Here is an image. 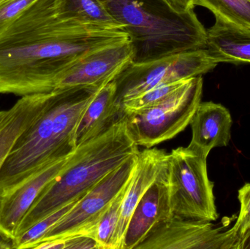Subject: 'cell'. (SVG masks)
<instances>
[{"label":"cell","instance_id":"9c48e42d","mask_svg":"<svg viewBox=\"0 0 250 249\" xmlns=\"http://www.w3.org/2000/svg\"><path fill=\"white\" fill-rule=\"evenodd\" d=\"M223 229L173 216L154 227L136 249H239L240 241L233 230Z\"/></svg>","mask_w":250,"mask_h":249},{"label":"cell","instance_id":"4fadbf2b","mask_svg":"<svg viewBox=\"0 0 250 249\" xmlns=\"http://www.w3.org/2000/svg\"><path fill=\"white\" fill-rule=\"evenodd\" d=\"M189 124L192 135L188 146L206 157L214 148L229 144L232 118L229 110L223 105L201 102Z\"/></svg>","mask_w":250,"mask_h":249},{"label":"cell","instance_id":"484cf974","mask_svg":"<svg viewBox=\"0 0 250 249\" xmlns=\"http://www.w3.org/2000/svg\"><path fill=\"white\" fill-rule=\"evenodd\" d=\"M239 249H250V226L241 240Z\"/></svg>","mask_w":250,"mask_h":249},{"label":"cell","instance_id":"7c38bea8","mask_svg":"<svg viewBox=\"0 0 250 249\" xmlns=\"http://www.w3.org/2000/svg\"><path fill=\"white\" fill-rule=\"evenodd\" d=\"M167 156V152L156 148L146 149L138 153L135 171L122 203L120 220L114 236V249H123L125 232L132 213L141 197L166 168Z\"/></svg>","mask_w":250,"mask_h":249},{"label":"cell","instance_id":"2e32d148","mask_svg":"<svg viewBox=\"0 0 250 249\" xmlns=\"http://www.w3.org/2000/svg\"><path fill=\"white\" fill-rule=\"evenodd\" d=\"M207 31V49L220 62H250V30L215 16Z\"/></svg>","mask_w":250,"mask_h":249},{"label":"cell","instance_id":"52a82bcc","mask_svg":"<svg viewBox=\"0 0 250 249\" xmlns=\"http://www.w3.org/2000/svg\"><path fill=\"white\" fill-rule=\"evenodd\" d=\"M217 64L207 48L184 51L147 62H131L114 79L117 96L125 100L160 85L202 76Z\"/></svg>","mask_w":250,"mask_h":249},{"label":"cell","instance_id":"44dd1931","mask_svg":"<svg viewBox=\"0 0 250 249\" xmlns=\"http://www.w3.org/2000/svg\"><path fill=\"white\" fill-rule=\"evenodd\" d=\"M188 79L160 85L138 96L122 101L124 114L128 115L157 105L182 87Z\"/></svg>","mask_w":250,"mask_h":249},{"label":"cell","instance_id":"603a6c76","mask_svg":"<svg viewBox=\"0 0 250 249\" xmlns=\"http://www.w3.org/2000/svg\"><path fill=\"white\" fill-rule=\"evenodd\" d=\"M38 0H10L0 5V29Z\"/></svg>","mask_w":250,"mask_h":249},{"label":"cell","instance_id":"ffe728a7","mask_svg":"<svg viewBox=\"0 0 250 249\" xmlns=\"http://www.w3.org/2000/svg\"><path fill=\"white\" fill-rule=\"evenodd\" d=\"M82 198V197H81ZM81 198L73 200L67 203L61 209L55 211L51 214L38 221L29 228L26 232L13 241V249H34L37 244H39L42 238L46 235L47 232L58 223L78 203Z\"/></svg>","mask_w":250,"mask_h":249},{"label":"cell","instance_id":"ac0fdd59","mask_svg":"<svg viewBox=\"0 0 250 249\" xmlns=\"http://www.w3.org/2000/svg\"><path fill=\"white\" fill-rule=\"evenodd\" d=\"M129 184L114 199L102 217L87 235L98 243L101 249H114V236L120 220L122 203Z\"/></svg>","mask_w":250,"mask_h":249},{"label":"cell","instance_id":"e0dca14e","mask_svg":"<svg viewBox=\"0 0 250 249\" xmlns=\"http://www.w3.org/2000/svg\"><path fill=\"white\" fill-rule=\"evenodd\" d=\"M65 1L70 13L81 20L108 27L125 29L102 0H65Z\"/></svg>","mask_w":250,"mask_h":249},{"label":"cell","instance_id":"8fae6325","mask_svg":"<svg viewBox=\"0 0 250 249\" xmlns=\"http://www.w3.org/2000/svg\"><path fill=\"white\" fill-rule=\"evenodd\" d=\"M173 216L166 165L134 210L125 232L123 249H136L154 227Z\"/></svg>","mask_w":250,"mask_h":249},{"label":"cell","instance_id":"d4e9b609","mask_svg":"<svg viewBox=\"0 0 250 249\" xmlns=\"http://www.w3.org/2000/svg\"><path fill=\"white\" fill-rule=\"evenodd\" d=\"M170 10L178 14H183L194 9L193 0H162Z\"/></svg>","mask_w":250,"mask_h":249},{"label":"cell","instance_id":"d6986e66","mask_svg":"<svg viewBox=\"0 0 250 249\" xmlns=\"http://www.w3.org/2000/svg\"><path fill=\"white\" fill-rule=\"evenodd\" d=\"M193 4L250 30V0H193Z\"/></svg>","mask_w":250,"mask_h":249},{"label":"cell","instance_id":"f1b7e54d","mask_svg":"<svg viewBox=\"0 0 250 249\" xmlns=\"http://www.w3.org/2000/svg\"><path fill=\"white\" fill-rule=\"evenodd\" d=\"M1 197H0V200H1Z\"/></svg>","mask_w":250,"mask_h":249},{"label":"cell","instance_id":"cb8c5ba5","mask_svg":"<svg viewBox=\"0 0 250 249\" xmlns=\"http://www.w3.org/2000/svg\"><path fill=\"white\" fill-rule=\"evenodd\" d=\"M62 240L64 249H101L98 243L88 235H74Z\"/></svg>","mask_w":250,"mask_h":249},{"label":"cell","instance_id":"7a4b0ae2","mask_svg":"<svg viewBox=\"0 0 250 249\" xmlns=\"http://www.w3.org/2000/svg\"><path fill=\"white\" fill-rule=\"evenodd\" d=\"M101 88L54 91V99L18 139L0 170V197L11 192L50 162L76 149V127Z\"/></svg>","mask_w":250,"mask_h":249},{"label":"cell","instance_id":"ba28073f","mask_svg":"<svg viewBox=\"0 0 250 249\" xmlns=\"http://www.w3.org/2000/svg\"><path fill=\"white\" fill-rule=\"evenodd\" d=\"M137 156L129 158L97 183L40 243L77 235H87L114 199L129 184L135 171Z\"/></svg>","mask_w":250,"mask_h":249},{"label":"cell","instance_id":"5b68a950","mask_svg":"<svg viewBox=\"0 0 250 249\" xmlns=\"http://www.w3.org/2000/svg\"><path fill=\"white\" fill-rule=\"evenodd\" d=\"M207 159L189 146L176 148L168 153L169 197L175 217L209 222L218 218Z\"/></svg>","mask_w":250,"mask_h":249},{"label":"cell","instance_id":"6da1fadb","mask_svg":"<svg viewBox=\"0 0 250 249\" xmlns=\"http://www.w3.org/2000/svg\"><path fill=\"white\" fill-rule=\"evenodd\" d=\"M128 42L125 29L81 20L65 0H38L0 29V94L52 92L59 76L76 61Z\"/></svg>","mask_w":250,"mask_h":249},{"label":"cell","instance_id":"4316f807","mask_svg":"<svg viewBox=\"0 0 250 249\" xmlns=\"http://www.w3.org/2000/svg\"><path fill=\"white\" fill-rule=\"evenodd\" d=\"M0 249H13V240L0 235Z\"/></svg>","mask_w":250,"mask_h":249},{"label":"cell","instance_id":"3957f363","mask_svg":"<svg viewBox=\"0 0 250 249\" xmlns=\"http://www.w3.org/2000/svg\"><path fill=\"white\" fill-rule=\"evenodd\" d=\"M138 148L125 115L106 131L78 146L67 168L45 187L22 219L15 238L38 221L83 197L105 175L137 156Z\"/></svg>","mask_w":250,"mask_h":249},{"label":"cell","instance_id":"8992f818","mask_svg":"<svg viewBox=\"0 0 250 249\" xmlns=\"http://www.w3.org/2000/svg\"><path fill=\"white\" fill-rule=\"evenodd\" d=\"M203 85L201 76L190 77L157 105L125 115L136 144L151 149L185 130L201 102Z\"/></svg>","mask_w":250,"mask_h":249},{"label":"cell","instance_id":"30bf717a","mask_svg":"<svg viewBox=\"0 0 250 249\" xmlns=\"http://www.w3.org/2000/svg\"><path fill=\"white\" fill-rule=\"evenodd\" d=\"M74 152L50 162L11 192L1 197L0 235L13 241L22 219L45 187L67 168Z\"/></svg>","mask_w":250,"mask_h":249},{"label":"cell","instance_id":"7402d4cb","mask_svg":"<svg viewBox=\"0 0 250 249\" xmlns=\"http://www.w3.org/2000/svg\"><path fill=\"white\" fill-rule=\"evenodd\" d=\"M238 197L241 203L240 213L231 230L241 241L244 234L250 226V184H245L239 190Z\"/></svg>","mask_w":250,"mask_h":249},{"label":"cell","instance_id":"9a60e30c","mask_svg":"<svg viewBox=\"0 0 250 249\" xmlns=\"http://www.w3.org/2000/svg\"><path fill=\"white\" fill-rule=\"evenodd\" d=\"M55 92L21 97L0 121V170L21 135L45 111Z\"/></svg>","mask_w":250,"mask_h":249},{"label":"cell","instance_id":"5bb4252c","mask_svg":"<svg viewBox=\"0 0 250 249\" xmlns=\"http://www.w3.org/2000/svg\"><path fill=\"white\" fill-rule=\"evenodd\" d=\"M125 114L115 80L101 87L89 102L75 132L76 147L106 131Z\"/></svg>","mask_w":250,"mask_h":249},{"label":"cell","instance_id":"277c9868","mask_svg":"<svg viewBox=\"0 0 250 249\" xmlns=\"http://www.w3.org/2000/svg\"><path fill=\"white\" fill-rule=\"evenodd\" d=\"M102 1L128 34L132 62L207 48V30L194 9L178 14L162 0Z\"/></svg>","mask_w":250,"mask_h":249},{"label":"cell","instance_id":"83f0119b","mask_svg":"<svg viewBox=\"0 0 250 249\" xmlns=\"http://www.w3.org/2000/svg\"><path fill=\"white\" fill-rule=\"evenodd\" d=\"M6 113H7V111H0V121L3 119L4 115H5Z\"/></svg>","mask_w":250,"mask_h":249}]
</instances>
